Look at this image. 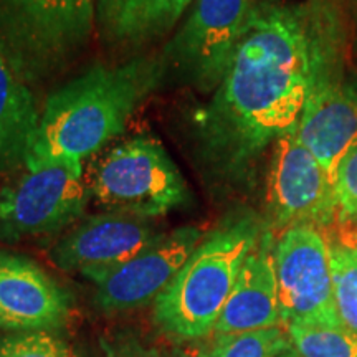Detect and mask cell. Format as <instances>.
Here are the masks:
<instances>
[{
	"instance_id": "9a60e30c",
	"label": "cell",
	"mask_w": 357,
	"mask_h": 357,
	"mask_svg": "<svg viewBox=\"0 0 357 357\" xmlns=\"http://www.w3.org/2000/svg\"><path fill=\"white\" fill-rule=\"evenodd\" d=\"M192 0H96V26L109 43L142 45L176 26Z\"/></svg>"
},
{
	"instance_id": "8992f818",
	"label": "cell",
	"mask_w": 357,
	"mask_h": 357,
	"mask_svg": "<svg viewBox=\"0 0 357 357\" xmlns=\"http://www.w3.org/2000/svg\"><path fill=\"white\" fill-rule=\"evenodd\" d=\"M344 17L321 43L305 109L296 126L298 139L318 159L334 185L341 162L357 147V100L342 63Z\"/></svg>"
},
{
	"instance_id": "5bb4252c",
	"label": "cell",
	"mask_w": 357,
	"mask_h": 357,
	"mask_svg": "<svg viewBox=\"0 0 357 357\" xmlns=\"http://www.w3.org/2000/svg\"><path fill=\"white\" fill-rule=\"evenodd\" d=\"M275 242L273 234L265 230L255 248L245 258L213 334L258 331L281 326Z\"/></svg>"
},
{
	"instance_id": "5b68a950",
	"label": "cell",
	"mask_w": 357,
	"mask_h": 357,
	"mask_svg": "<svg viewBox=\"0 0 357 357\" xmlns=\"http://www.w3.org/2000/svg\"><path fill=\"white\" fill-rule=\"evenodd\" d=\"M89 192L106 212L151 218L182 207L189 189L167 151L153 137L121 142L98 164Z\"/></svg>"
},
{
	"instance_id": "7a4b0ae2",
	"label": "cell",
	"mask_w": 357,
	"mask_h": 357,
	"mask_svg": "<svg viewBox=\"0 0 357 357\" xmlns=\"http://www.w3.org/2000/svg\"><path fill=\"white\" fill-rule=\"evenodd\" d=\"M162 75V63L137 58L116 66H93L48 96L22 164L75 160L95 154L123 132L134 111Z\"/></svg>"
},
{
	"instance_id": "6da1fadb",
	"label": "cell",
	"mask_w": 357,
	"mask_h": 357,
	"mask_svg": "<svg viewBox=\"0 0 357 357\" xmlns=\"http://www.w3.org/2000/svg\"><path fill=\"white\" fill-rule=\"evenodd\" d=\"M344 17L339 0H263L212 100L195 139L220 181H245L265 151L300 123L326 33Z\"/></svg>"
},
{
	"instance_id": "2e32d148",
	"label": "cell",
	"mask_w": 357,
	"mask_h": 357,
	"mask_svg": "<svg viewBox=\"0 0 357 357\" xmlns=\"http://www.w3.org/2000/svg\"><path fill=\"white\" fill-rule=\"evenodd\" d=\"M38 118L29 84L15 73L0 45V167L22 162Z\"/></svg>"
},
{
	"instance_id": "44dd1931",
	"label": "cell",
	"mask_w": 357,
	"mask_h": 357,
	"mask_svg": "<svg viewBox=\"0 0 357 357\" xmlns=\"http://www.w3.org/2000/svg\"><path fill=\"white\" fill-rule=\"evenodd\" d=\"M334 199L342 220L357 217V147L337 169L334 181Z\"/></svg>"
},
{
	"instance_id": "277c9868",
	"label": "cell",
	"mask_w": 357,
	"mask_h": 357,
	"mask_svg": "<svg viewBox=\"0 0 357 357\" xmlns=\"http://www.w3.org/2000/svg\"><path fill=\"white\" fill-rule=\"evenodd\" d=\"M96 26V0H0V45L26 84L63 71Z\"/></svg>"
},
{
	"instance_id": "ba28073f",
	"label": "cell",
	"mask_w": 357,
	"mask_h": 357,
	"mask_svg": "<svg viewBox=\"0 0 357 357\" xmlns=\"http://www.w3.org/2000/svg\"><path fill=\"white\" fill-rule=\"evenodd\" d=\"M263 0H195L167 45L166 60L182 82L215 91Z\"/></svg>"
},
{
	"instance_id": "9c48e42d",
	"label": "cell",
	"mask_w": 357,
	"mask_h": 357,
	"mask_svg": "<svg viewBox=\"0 0 357 357\" xmlns=\"http://www.w3.org/2000/svg\"><path fill=\"white\" fill-rule=\"evenodd\" d=\"M281 326L342 324L334 301L331 252L314 225H294L275 242Z\"/></svg>"
},
{
	"instance_id": "484cf974",
	"label": "cell",
	"mask_w": 357,
	"mask_h": 357,
	"mask_svg": "<svg viewBox=\"0 0 357 357\" xmlns=\"http://www.w3.org/2000/svg\"><path fill=\"white\" fill-rule=\"evenodd\" d=\"M288 357H298V356H296V352H293V354L288 356Z\"/></svg>"
},
{
	"instance_id": "3957f363",
	"label": "cell",
	"mask_w": 357,
	"mask_h": 357,
	"mask_svg": "<svg viewBox=\"0 0 357 357\" xmlns=\"http://www.w3.org/2000/svg\"><path fill=\"white\" fill-rule=\"evenodd\" d=\"M253 213L229 218L200 240L169 287L154 301V323L178 341L213 333L245 258L263 235Z\"/></svg>"
},
{
	"instance_id": "8fae6325",
	"label": "cell",
	"mask_w": 357,
	"mask_h": 357,
	"mask_svg": "<svg viewBox=\"0 0 357 357\" xmlns=\"http://www.w3.org/2000/svg\"><path fill=\"white\" fill-rule=\"evenodd\" d=\"M202 238L195 227H181L162 234L121 265L89 275L88 280L96 284V306L106 312H119L154 303Z\"/></svg>"
},
{
	"instance_id": "30bf717a",
	"label": "cell",
	"mask_w": 357,
	"mask_h": 357,
	"mask_svg": "<svg viewBox=\"0 0 357 357\" xmlns=\"http://www.w3.org/2000/svg\"><path fill=\"white\" fill-rule=\"evenodd\" d=\"M266 204L280 229L326 225L337 212L334 185L318 159L298 139L296 128L270 147Z\"/></svg>"
},
{
	"instance_id": "d6986e66",
	"label": "cell",
	"mask_w": 357,
	"mask_h": 357,
	"mask_svg": "<svg viewBox=\"0 0 357 357\" xmlns=\"http://www.w3.org/2000/svg\"><path fill=\"white\" fill-rule=\"evenodd\" d=\"M329 252L337 314L357 334V247L337 242L329 245Z\"/></svg>"
},
{
	"instance_id": "7c38bea8",
	"label": "cell",
	"mask_w": 357,
	"mask_h": 357,
	"mask_svg": "<svg viewBox=\"0 0 357 357\" xmlns=\"http://www.w3.org/2000/svg\"><path fill=\"white\" fill-rule=\"evenodd\" d=\"M160 235L147 218L102 212L84 218L61 236L50 257L60 270L78 271L88 278L128 261Z\"/></svg>"
},
{
	"instance_id": "ac0fdd59",
	"label": "cell",
	"mask_w": 357,
	"mask_h": 357,
	"mask_svg": "<svg viewBox=\"0 0 357 357\" xmlns=\"http://www.w3.org/2000/svg\"><path fill=\"white\" fill-rule=\"evenodd\" d=\"M298 357H357V334L344 324L284 326Z\"/></svg>"
},
{
	"instance_id": "4fadbf2b",
	"label": "cell",
	"mask_w": 357,
	"mask_h": 357,
	"mask_svg": "<svg viewBox=\"0 0 357 357\" xmlns=\"http://www.w3.org/2000/svg\"><path fill=\"white\" fill-rule=\"evenodd\" d=\"M70 316V296L30 258L0 250V329L55 331Z\"/></svg>"
},
{
	"instance_id": "603a6c76",
	"label": "cell",
	"mask_w": 357,
	"mask_h": 357,
	"mask_svg": "<svg viewBox=\"0 0 357 357\" xmlns=\"http://www.w3.org/2000/svg\"><path fill=\"white\" fill-rule=\"evenodd\" d=\"M344 222H346V229L342 230L341 240H339V242L357 247V217L349 218V220H344Z\"/></svg>"
},
{
	"instance_id": "7402d4cb",
	"label": "cell",
	"mask_w": 357,
	"mask_h": 357,
	"mask_svg": "<svg viewBox=\"0 0 357 357\" xmlns=\"http://www.w3.org/2000/svg\"><path fill=\"white\" fill-rule=\"evenodd\" d=\"M101 349L105 357H154V351L129 331H116L101 339Z\"/></svg>"
},
{
	"instance_id": "d4e9b609",
	"label": "cell",
	"mask_w": 357,
	"mask_h": 357,
	"mask_svg": "<svg viewBox=\"0 0 357 357\" xmlns=\"http://www.w3.org/2000/svg\"><path fill=\"white\" fill-rule=\"evenodd\" d=\"M349 84H351L352 93H354V95H356V100H357V78H356V77H354V78H351V79H349Z\"/></svg>"
},
{
	"instance_id": "ffe728a7",
	"label": "cell",
	"mask_w": 357,
	"mask_h": 357,
	"mask_svg": "<svg viewBox=\"0 0 357 357\" xmlns=\"http://www.w3.org/2000/svg\"><path fill=\"white\" fill-rule=\"evenodd\" d=\"M0 357H73L53 331L12 333L0 339Z\"/></svg>"
},
{
	"instance_id": "cb8c5ba5",
	"label": "cell",
	"mask_w": 357,
	"mask_h": 357,
	"mask_svg": "<svg viewBox=\"0 0 357 357\" xmlns=\"http://www.w3.org/2000/svg\"><path fill=\"white\" fill-rule=\"evenodd\" d=\"M154 357H197L194 352L182 349L178 346H171V347H162V349L154 351Z\"/></svg>"
},
{
	"instance_id": "52a82bcc",
	"label": "cell",
	"mask_w": 357,
	"mask_h": 357,
	"mask_svg": "<svg viewBox=\"0 0 357 357\" xmlns=\"http://www.w3.org/2000/svg\"><path fill=\"white\" fill-rule=\"evenodd\" d=\"M82 166L75 160L24 166L0 187V242L53 235L78 220L91 195Z\"/></svg>"
},
{
	"instance_id": "e0dca14e",
	"label": "cell",
	"mask_w": 357,
	"mask_h": 357,
	"mask_svg": "<svg viewBox=\"0 0 357 357\" xmlns=\"http://www.w3.org/2000/svg\"><path fill=\"white\" fill-rule=\"evenodd\" d=\"M294 352L287 329L281 326L258 331L215 334L197 347V357H288Z\"/></svg>"
}]
</instances>
